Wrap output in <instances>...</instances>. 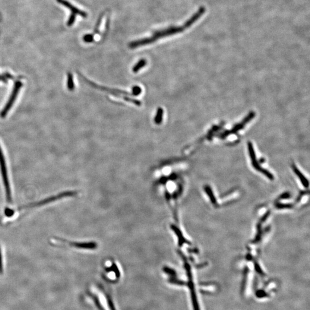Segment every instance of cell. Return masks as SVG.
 <instances>
[{
	"mask_svg": "<svg viewBox=\"0 0 310 310\" xmlns=\"http://www.w3.org/2000/svg\"><path fill=\"white\" fill-rule=\"evenodd\" d=\"M147 63V60L144 59L140 60L133 67V72L134 73H137V72L139 71L142 68L146 66Z\"/></svg>",
	"mask_w": 310,
	"mask_h": 310,
	"instance_id": "ba28073f",
	"label": "cell"
},
{
	"mask_svg": "<svg viewBox=\"0 0 310 310\" xmlns=\"http://www.w3.org/2000/svg\"><path fill=\"white\" fill-rule=\"evenodd\" d=\"M83 39H84V41L86 43H91V42H93L94 37H93V35H92L91 34H87V35H86L84 36Z\"/></svg>",
	"mask_w": 310,
	"mask_h": 310,
	"instance_id": "8fae6325",
	"label": "cell"
},
{
	"mask_svg": "<svg viewBox=\"0 0 310 310\" xmlns=\"http://www.w3.org/2000/svg\"><path fill=\"white\" fill-rule=\"evenodd\" d=\"M14 210H12V209L6 208L5 210V214L6 217H12L13 214H14Z\"/></svg>",
	"mask_w": 310,
	"mask_h": 310,
	"instance_id": "7c38bea8",
	"label": "cell"
},
{
	"mask_svg": "<svg viewBox=\"0 0 310 310\" xmlns=\"http://www.w3.org/2000/svg\"><path fill=\"white\" fill-rule=\"evenodd\" d=\"M67 87L68 89L70 91H72L74 89L75 86H74V82L73 79V76L70 72H68L67 75Z\"/></svg>",
	"mask_w": 310,
	"mask_h": 310,
	"instance_id": "9c48e42d",
	"label": "cell"
},
{
	"mask_svg": "<svg viewBox=\"0 0 310 310\" xmlns=\"http://www.w3.org/2000/svg\"><path fill=\"white\" fill-rule=\"evenodd\" d=\"M0 169L2 174V180L4 182V185L5 189L6 192V201L8 203H11L12 202V192L11 190V186L9 184V181L8 176V172L6 168V163L5 160V158L3 155V153L0 148Z\"/></svg>",
	"mask_w": 310,
	"mask_h": 310,
	"instance_id": "277c9868",
	"label": "cell"
},
{
	"mask_svg": "<svg viewBox=\"0 0 310 310\" xmlns=\"http://www.w3.org/2000/svg\"><path fill=\"white\" fill-rule=\"evenodd\" d=\"M79 74L81 77L82 78V79L87 84H89L90 86H91L93 88H95L96 89L100 90L101 91H106L113 96H116L117 97L122 98L125 101L132 103L137 105L138 106H141V102L128 96H133L131 93H129L128 91H125L116 89H112V88H109V87H107L105 86H102L97 84L96 83L90 81L87 78L84 77L82 74Z\"/></svg>",
	"mask_w": 310,
	"mask_h": 310,
	"instance_id": "7a4b0ae2",
	"label": "cell"
},
{
	"mask_svg": "<svg viewBox=\"0 0 310 310\" xmlns=\"http://www.w3.org/2000/svg\"><path fill=\"white\" fill-rule=\"evenodd\" d=\"M164 110L162 107H159L157 110L156 115L154 118V121L156 125H160L163 119Z\"/></svg>",
	"mask_w": 310,
	"mask_h": 310,
	"instance_id": "52a82bcc",
	"label": "cell"
},
{
	"mask_svg": "<svg viewBox=\"0 0 310 310\" xmlns=\"http://www.w3.org/2000/svg\"><path fill=\"white\" fill-rule=\"evenodd\" d=\"M194 23H195L194 21L192 18H190L185 23L184 25L182 27H171V28H168L166 30H162L160 31L156 32L154 33V35L153 36H151L150 37L145 38V39L131 42L129 44V48H136L138 47H140V46H143L144 45L151 44V43L155 42L156 40H157V39H159L162 37H164L166 36L172 35H174L176 33H180L181 32H183L185 29L191 27V25Z\"/></svg>",
	"mask_w": 310,
	"mask_h": 310,
	"instance_id": "6da1fadb",
	"label": "cell"
},
{
	"mask_svg": "<svg viewBox=\"0 0 310 310\" xmlns=\"http://www.w3.org/2000/svg\"><path fill=\"white\" fill-rule=\"evenodd\" d=\"M142 92L141 88L138 86H134L132 88V91L131 93L133 96H137L140 95Z\"/></svg>",
	"mask_w": 310,
	"mask_h": 310,
	"instance_id": "30bf717a",
	"label": "cell"
},
{
	"mask_svg": "<svg viewBox=\"0 0 310 310\" xmlns=\"http://www.w3.org/2000/svg\"><path fill=\"white\" fill-rule=\"evenodd\" d=\"M57 1L60 3V4L63 5V6H66V8H68L72 12L71 16H75L77 17V15H79L83 17H86L87 16V14L86 12H84L82 11L79 10L78 8H76L75 6L72 5L70 2L67 1L66 0H57Z\"/></svg>",
	"mask_w": 310,
	"mask_h": 310,
	"instance_id": "8992f818",
	"label": "cell"
},
{
	"mask_svg": "<svg viewBox=\"0 0 310 310\" xmlns=\"http://www.w3.org/2000/svg\"><path fill=\"white\" fill-rule=\"evenodd\" d=\"M76 194H77V192H75V191H65V192L60 193V194H58V195L48 197L47 198L43 199L42 201L36 202L35 203H30V204H27V205H24V206L20 207L19 209L20 210H23V209H31V208H34V207H36L41 206H43V205H45V204H48V203H51V202H54V201L59 200L60 199H62V198H65V197L74 196Z\"/></svg>",
	"mask_w": 310,
	"mask_h": 310,
	"instance_id": "3957f363",
	"label": "cell"
},
{
	"mask_svg": "<svg viewBox=\"0 0 310 310\" xmlns=\"http://www.w3.org/2000/svg\"><path fill=\"white\" fill-rule=\"evenodd\" d=\"M22 86V83L20 81H17L14 84V89L13 90V92H12V95L11 96L10 98L9 99V101L8 102V103H6V105L5 107L4 108V109L2 110V111L1 112V113L0 114L1 115V117L4 118L6 116V114L8 113V112H9V109H11V107L12 106L13 103H14V102L15 101L17 96L18 94V91L20 89H21V87Z\"/></svg>",
	"mask_w": 310,
	"mask_h": 310,
	"instance_id": "5b68a950",
	"label": "cell"
},
{
	"mask_svg": "<svg viewBox=\"0 0 310 310\" xmlns=\"http://www.w3.org/2000/svg\"><path fill=\"white\" fill-rule=\"evenodd\" d=\"M3 270H4V269H3L2 256V253H1V248H0V274H2L3 273Z\"/></svg>",
	"mask_w": 310,
	"mask_h": 310,
	"instance_id": "4fadbf2b",
	"label": "cell"
}]
</instances>
